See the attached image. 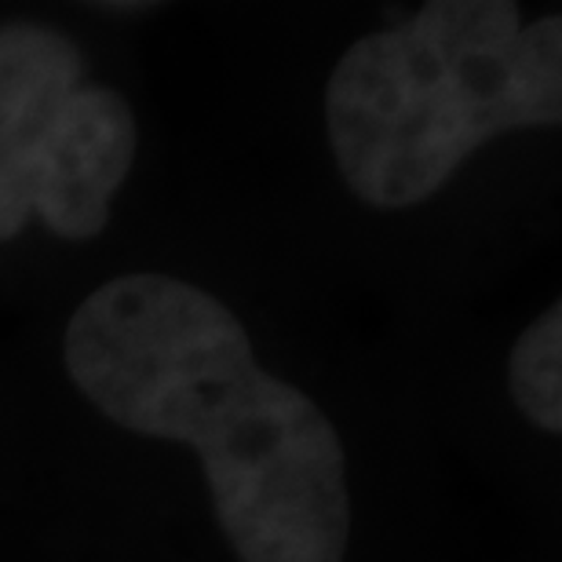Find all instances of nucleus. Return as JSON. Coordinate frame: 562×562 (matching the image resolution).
I'll list each match as a JSON object with an SVG mask.
<instances>
[{"mask_svg":"<svg viewBox=\"0 0 562 562\" xmlns=\"http://www.w3.org/2000/svg\"><path fill=\"white\" fill-rule=\"evenodd\" d=\"M63 366L88 406L198 453L238 562H344V442L311 395L263 373L227 303L172 274H121L70 314Z\"/></svg>","mask_w":562,"mask_h":562,"instance_id":"obj_1","label":"nucleus"},{"mask_svg":"<svg viewBox=\"0 0 562 562\" xmlns=\"http://www.w3.org/2000/svg\"><path fill=\"white\" fill-rule=\"evenodd\" d=\"M562 121V19L512 0H431L366 33L325 85L336 172L373 209H413L482 143Z\"/></svg>","mask_w":562,"mask_h":562,"instance_id":"obj_2","label":"nucleus"},{"mask_svg":"<svg viewBox=\"0 0 562 562\" xmlns=\"http://www.w3.org/2000/svg\"><path fill=\"white\" fill-rule=\"evenodd\" d=\"M92 11H106V15H121V11H154L157 4H136V0H132V4H88Z\"/></svg>","mask_w":562,"mask_h":562,"instance_id":"obj_5","label":"nucleus"},{"mask_svg":"<svg viewBox=\"0 0 562 562\" xmlns=\"http://www.w3.org/2000/svg\"><path fill=\"white\" fill-rule=\"evenodd\" d=\"M512 402L533 427L562 431V307L552 303L519 333L508 355Z\"/></svg>","mask_w":562,"mask_h":562,"instance_id":"obj_4","label":"nucleus"},{"mask_svg":"<svg viewBox=\"0 0 562 562\" xmlns=\"http://www.w3.org/2000/svg\"><path fill=\"white\" fill-rule=\"evenodd\" d=\"M136 150L128 99L88 81L66 33L33 19L0 22V241L33 216L63 241L103 234Z\"/></svg>","mask_w":562,"mask_h":562,"instance_id":"obj_3","label":"nucleus"}]
</instances>
